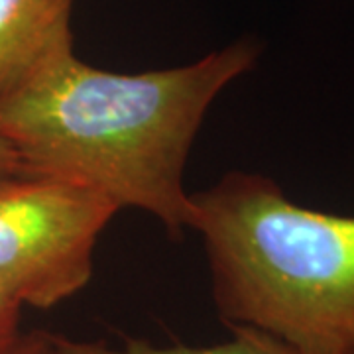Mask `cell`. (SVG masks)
Returning a JSON list of instances; mask_svg holds the SVG:
<instances>
[{
  "label": "cell",
  "mask_w": 354,
  "mask_h": 354,
  "mask_svg": "<svg viewBox=\"0 0 354 354\" xmlns=\"http://www.w3.org/2000/svg\"><path fill=\"white\" fill-rule=\"evenodd\" d=\"M260 53L242 38L193 64L113 73L81 62L69 38L0 95V138L22 169L99 191L181 239L191 223L183 171L203 118Z\"/></svg>",
  "instance_id": "6da1fadb"
},
{
  "label": "cell",
  "mask_w": 354,
  "mask_h": 354,
  "mask_svg": "<svg viewBox=\"0 0 354 354\" xmlns=\"http://www.w3.org/2000/svg\"><path fill=\"white\" fill-rule=\"evenodd\" d=\"M189 199L228 327L264 330L305 354H354V215L299 205L272 177L246 171Z\"/></svg>",
  "instance_id": "7a4b0ae2"
},
{
  "label": "cell",
  "mask_w": 354,
  "mask_h": 354,
  "mask_svg": "<svg viewBox=\"0 0 354 354\" xmlns=\"http://www.w3.org/2000/svg\"><path fill=\"white\" fill-rule=\"evenodd\" d=\"M120 211L81 183L28 169L0 174V291L50 309L93 276V254Z\"/></svg>",
  "instance_id": "3957f363"
},
{
  "label": "cell",
  "mask_w": 354,
  "mask_h": 354,
  "mask_svg": "<svg viewBox=\"0 0 354 354\" xmlns=\"http://www.w3.org/2000/svg\"><path fill=\"white\" fill-rule=\"evenodd\" d=\"M73 0H0V95L71 36Z\"/></svg>",
  "instance_id": "277c9868"
},
{
  "label": "cell",
  "mask_w": 354,
  "mask_h": 354,
  "mask_svg": "<svg viewBox=\"0 0 354 354\" xmlns=\"http://www.w3.org/2000/svg\"><path fill=\"white\" fill-rule=\"evenodd\" d=\"M232 330L230 339L211 346H158L144 339L124 337L120 348L106 346L104 354H305L299 348L291 346L290 342L281 341L278 337L252 329V327H228Z\"/></svg>",
  "instance_id": "5b68a950"
},
{
  "label": "cell",
  "mask_w": 354,
  "mask_h": 354,
  "mask_svg": "<svg viewBox=\"0 0 354 354\" xmlns=\"http://www.w3.org/2000/svg\"><path fill=\"white\" fill-rule=\"evenodd\" d=\"M106 342L75 341L59 333L34 329L18 333L12 341L0 346V354H104Z\"/></svg>",
  "instance_id": "8992f818"
},
{
  "label": "cell",
  "mask_w": 354,
  "mask_h": 354,
  "mask_svg": "<svg viewBox=\"0 0 354 354\" xmlns=\"http://www.w3.org/2000/svg\"><path fill=\"white\" fill-rule=\"evenodd\" d=\"M20 313L22 305L0 291V346L8 344L20 333Z\"/></svg>",
  "instance_id": "52a82bcc"
},
{
  "label": "cell",
  "mask_w": 354,
  "mask_h": 354,
  "mask_svg": "<svg viewBox=\"0 0 354 354\" xmlns=\"http://www.w3.org/2000/svg\"><path fill=\"white\" fill-rule=\"evenodd\" d=\"M20 167L22 165H20V160H18L16 152L4 140L0 138V174H10V171L20 169Z\"/></svg>",
  "instance_id": "ba28073f"
}]
</instances>
